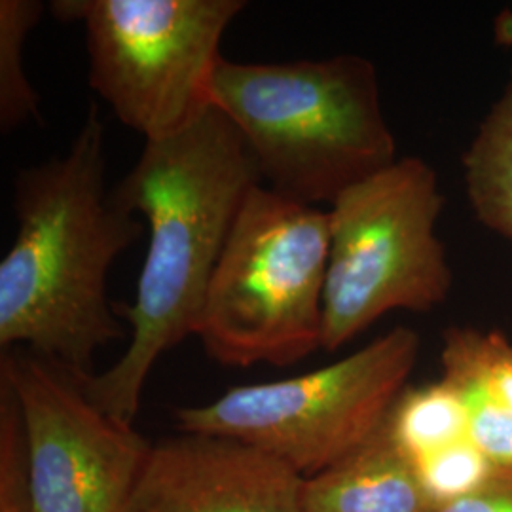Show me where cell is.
<instances>
[{
    "instance_id": "7",
    "label": "cell",
    "mask_w": 512,
    "mask_h": 512,
    "mask_svg": "<svg viewBox=\"0 0 512 512\" xmlns=\"http://www.w3.org/2000/svg\"><path fill=\"white\" fill-rule=\"evenodd\" d=\"M243 0H54L57 21L80 25L90 88L145 143L188 128L213 107L220 44Z\"/></svg>"
},
{
    "instance_id": "14",
    "label": "cell",
    "mask_w": 512,
    "mask_h": 512,
    "mask_svg": "<svg viewBox=\"0 0 512 512\" xmlns=\"http://www.w3.org/2000/svg\"><path fill=\"white\" fill-rule=\"evenodd\" d=\"M38 0H0V129L12 133L40 120V95L25 73L29 33L44 12Z\"/></svg>"
},
{
    "instance_id": "16",
    "label": "cell",
    "mask_w": 512,
    "mask_h": 512,
    "mask_svg": "<svg viewBox=\"0 0 512 512\" xmlns=\"http://www.w3.org/2000/svg\"><path fill=\"white\" fill-rule=\"evenodd\" d=\"M459 393L469 410V440L495 469L512 471V412L478 393Z\"/></svg>"
},
{
    "instance_id": "6",
    "label": "cell",
    "mask_w": 512,
    "mask_h": 512,
    "mask_svg": "<svg viewBox=\"0 0 512 512\" xmlns=\"http://www.w3.org/2000/svg\"><path fill=\"white\" fill-rule=\"evenodd\" d=\"M420 351L416 330L395 327L332 365L287 380L236 385L211 403L177 408L175 421L181 433L239 440L310 478L382 427Z\"/></svg>"
},
{
    "instance_id": "10",
    "label": "cell",
    "mask_w": 512,
    "mask_h": 512,
    "mask_svg": "<svg viewBox=\"0 0 512 512\" xmlns=\"http://www.w3.org/2000/svg\"><path fill=\"white\" fill-rule=\"evenodd\" d=\"M304 512H435L416 459L387 420L346 458L304 478Z\"/></svg>"
},
{
    "instance_id": "15",
    "label": "cell",
    "mask_w": 512,
    "mask_h": 512,
    "mask_svg": "<svg viewBox=\"0 0 512 512\" xmlns=\"http://www.w3.org/2000/svg\"><path fill=\"white\" fill-rule=\"evenodd\" d=\"M416 463L423 484L437 507L463 495L473 494L497 471L469 439L452 444Z\"/></svg>"
},
{
    "instance_id": "12",
    "label": "cell",
    "mask_w": 512,
    "mask_h": 512,
    "mask_svg": "<svg viewBox=\"0 0 512 512\" xmlns=\"http://www.w3.org/2000/svg\"><path fill=\"white\" fill-rule=\"evenodd\" d=\"M387 423L416 461L469 439L467 404L444 378L431 384L408 385L393 404Z\"/></svg>"
},
{
    "instance_id": "2",
    "label": "cell",
    "mask_w": 512,
    "mask_h": 512,
    "mask_svg": "<svg viewBox=\"0 0 512 512\" xmlns=\"http://www.w3.org/2000/svg\"><path fill=\"white\" fill-rule=\"evenodd\" d=\"M14 213L16 238L0 262V348L92 376L95 353L126 336L109 302L110 266L143 234L141 217L107 188L95 103L67 152L19 171Z\"/></svg>"
},
{
    "instance_id": "8",
    "label": "cell",
    "mask_w": 512,
    "mask_h": 512,
    "mask_svg": "<svg viewBox=\"0 0 512 512\" xmlns=\"http://www.w3.org/2000/svg\"><path fill=\"white\" fill-rule=\"evenodd\" d=\"M0 380L21 412L29 512L122 511L152 444L29 349L2 351Z\"/></svg>"
},
{
    "instance_id": "9",
    "label": "cell",
    "mask_w": 512,
    "mask_h": 512,
    "mask_svg": "<svg viewBox=\"0 0 512 512\" xmlns=\"http://www.w3.org/2000/svg\"><path fill=\"white\" fill-rule=\"evenodd\" d=\"M302 484L249 444L181 433L152 444L120 512H304Z\"/></svg>"
},
{
    "instance_id": "5",
    "label": "cell",
    "mask_w": 512,
    "mask_h": 512,
    "mask_svg": "<svg viewBox=\"0 0 512 512\" xmlns=\"http://www.w3.org/2000/svg\"><path fill=\"white\" fill-rule=\"evenodd\" d=\"M442 207L439 175L418 156L397 158L330 203L323 349L344 348L391 311L427 313L450 298Z\"/></svg>"
},
{
    "instance_id": "11",
    "label": "cell",
    "mask_w": 512,
    "mask_h": 512,
    "mask_svg": "<svg viewBox=\"0 0 512 512\" xmlns=\"http://www.w3.org/2000/svg\"><path fill=\"white\" fill-rule=\"evenodd\" d=\"M463 181L476 219L512 241V82L465 152Z\"/></svg>"
},
{
    "instance_id": "13",
    "label": "cell",
    "mask_w": 512,
    "mask_h": 512,
    "mask_svg": "<svg viewBox=\"0 0 512 512\" xmlns=\"http://www.w3.org/2000/svg\"><path fill=\"white\" fill-rule=\"evenodd\" d=\"M442 376L512 412V340L497 330L450 327L442 338Z\"/></svg>"
},
{
    "instance_id": "1",
    "label": "cell",
    "mask_w": 512,
    "mask_h": 512,
    "mask_svg": "<svg viewBox=\"0 0 512 512\" xmlns=\"http://www.w3.org/2000/svg\"><path fill=\"white\" fill-rule=\"evenodd\" d=\"M256 184L255 160L236 126L215 107L181 133L145 143L112 190L148 226V251L131 306L124 355L101 374L78 378L110 418L133 425L158 359L196 336L205 294L239 209Z\"/></svg>"
},
{
    "instance_id": "4",
    "label": "cell",
    "mask_w": 512,
    "mask_h": 512,
    "mask_svg": "<svg viewBox=\"0 0 512 512\" xmlns=\"http://www.w3.org/2000/svg\"><path fill=\"white\" fill-rule=\"evenodd\" d=\"M329 209L256 184L205 294L196 336L224 366H291L323 349Z\"/></svg>"
},
{
    "instance_id": "17",
    "label": "cell",
    "mask_w": 512,
    "mask_h": 512,
    "mask_svg": "<svg viewBox=\"0 0 512 512\" xmlns=\"http://www.w3.org/2000/svg\"><path fill=\"white\" fill-rule=\"evenodd\" d=\"M435 512H512V471H495L492 478L475 490Z\"/></svg>"
},
{
    "instance_id": "3",
    "label": "cell",
    "mask_w": 512,
    "mask_h": 512,
    "mask_svg": "<svg viewBox=\"0 0 512 512\" xmlns=\"http://www.w3.org/2000/svg\"><path fill=\"white\" fill-rule=\"evenodd\" d=\"M211 103L241 133L260 181L319 207L397 160L378 73L355 54L291 63L222 57Z\"/></svg>"
}]
</instances>
